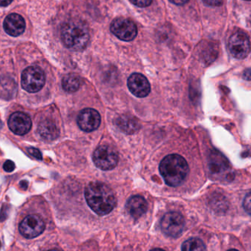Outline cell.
I'll return each instance as SVG.
<instances>
[{
    "label": "cell",
    "mask_w": 251,
    "mask_h": 251,
    "mask_svg": "<svg viewBox=\"0 0 251 251\" xmlns=\"http://www.w3.org/2000/svg\"><path fill=\"white\" fill-rule=\"evenodd\" d=\"M151 251H165L162 250V249H153V250H151Z\"/></svg>",
    "instance_id": "cell-28"
},
{
    "label": "cell",
    "mask_w": 251,
    "mask_h": 251,
    "mask_svg": "<svg viewBox=\"0 0 251 251\" xmlns=\"http://www.w3.org/2000/svg\"><path fill=\"white\" fill-rule=\"evenodd\" d=\"M13 1V0H0V6H7Z\"/></svg>",
    "instance_id": "cell-27"
},
{
    "label": "cell",
    "mask_w": 251,
    "mask_h": 251,
    "mask_svg": "<svg viewBox=\"0 0 251 251\" xmlns=\"http://www.w3.org/2000/svg\"><path fill=\"white\" fill-rule=\"evenodd\" d=\"M181 251H206V246L200 239L190 238L183 243Z\"/></svg>",
    "instance_id": "cell-19"
},
{
    "label": "cell",
    "mask_w": 251,
    "mask_h": 251,
    "mask_svg": "<svg viewBox=\"0 0 251 251\" xmlns=\"http://www.w3.org/2000/svg\"><path fill=\"white\" fill-rule=\"evenodd\" d=\"M45 229L44 220L37 215L26 217L19 225L21 234L27 239L35 238L42 234Z\"/></svg>",
    "instance_id": "cell-9"
},
{
    "label": "cell",
    "mask_w": 251,
    "mask_h": 251,
    "mask_svg": "<svg viewBox=\"0 0 251 251\" xmlns=\"http://www.w3.org/2000/svg\"><path fill=\"white\" fill-rule=\"evenodd\" d=\"M8 126L14 134L25 135L32 128V121L27 115L22 112H17L9 118Z\"/></svg>",
    "instance_id": "cell-11"
},
{
    "label": "cell",
    "mask_w": 251,
    "mask_h": 251,
    "mask_svg": "<svg viewBox=\"0 0 251 251\" xmlns=\"http://www.w3.org/2000/svg\"><path fill=\"white\" fill-rule=\"evenodd\" d=\"M184 227V218L178 212H168L161 221L162 231L169 237H178L182 232Z\"/></svg>",
    "instance_id": "cell-8"
},
{
    "label": "cell",
    "mask_w": 251,
    "mask_h": 251,
    "mask_svg": "<svg viewBox=\"0 0 251 251\" xmlns=\"http://www.w3.org/2000/svg\"><path fill=\"white\" fill-rule=\"evenodd\" d=\"M128 88L131 94L139 98L147 97L151 91L150 84L141 74H132L128 79Z\"/></svg>",
    "instance_id": "cell-12"
},
{
    "label": "cell",
    "mask_w": 251,
    "mask_h": 251,
    "mask_svg": "<svg viewBox=\"0 0 251 251\" xmlns=\"http://www.w3.org/2000/svg\"><path fill=\"white\" fill-rule=\"evenodd\" d=\"M17 93V85L12 78L0 79V98L10 100L14 98Z\"/></svg>",
    "instance_id": "cell-17"
},
{
    "label": "cell",
    "mask_w": 251,
    "mask_h": 251,
    "mask_svg": "<svg viewBox=\"0 0 251 251\" xmlns=\"http://www.w3.org/2000/svg\"><path fill=\"white\" fill-rule=\"evenodd\" d=\"M247 1H251V0H247Z\"/></svg>",
    "instance_id": "cell-31"
},
{
    "label": "cell",
    "mask_w": 251,
    "mask_h": 251,
    "mask_svg": "<svg viewBox=\"0 0 251 251\" xmlns=\"http://www.w3.org/2000/svg\"><path fill=\"white\" fill-rule=\"evenodd\" d=\"M126 209L131 217L137 219L144 215L147 211V201L142 196H132L127 201Z\"/></svg>",
    "instance_id": "cell-14"
},
{
    "label": "cell",
    "mask_w": 251,
    "mask_h": 251,
    "mask_svg": "<svg viewBox=\"0 0 251 251\" xmlns=\"http://www.w3.org/2000/svg\"><path fill=\"white\" fill-rule=\"evenodd\" d=\"M93 160L96 166L100 169L110 171L119 162V153L114 148L104 145L96 149L93 154Z\"/></svg>",
    "instance_id": "cell-5"
},
{
    "label": "cell",
    "mask_w": 251,
    "mask_h": 251,
    "mask_svg": "<svg viewBox=\"0 0 251 251\" xmlns=\"http://www.w3.org/2000/svg\"><path fill=\"white\" fill-rule=\"evenodd\" d=\"M228 50L235 58L239 60L246 58L251 51L249 36L243 31L234 32L228 40Z\"/></svg>",
    "instance_id": "cell-6"
},
{
    "label": "cell",
    "mask_w": 251,
    "mask_h": 251,
    "mask_svg": "<svg viewBox=\"0 0 251 251\" xmlns=\"http://www.w3.org/2000/svg\"><path fill=\"white\" fill-rule=\"evenodd\" d=\"M79 128L85 131H93L101 125V116L99 112L94 109H84L77 117Z\"/></svg>",
    "instance_id": "cell-10"
},
{
    "label": "cell",
    "mask_w": 251,
    "mask_h": 251,
    "mask_svg": "<svg viewBox=\"0 0 251 251\" xmlns=\"http://www.w3.org/2000/svg\"><path fill=\"white\" fill-rule=\"evenodd\" d=\"M243 207L245 210L251 215V193L246 195L243 201Z\"/></svg>",
    "instance_id": "cell-20"
},
{
    "label": "cell",
    "mask_w": 251,
    "mask_h": 251,
    "mask_svg": "<svg viewBox=\"0 0 251 251\" xmlns=\"http://www.w3.org/2000/svg\"><path fill=\"white\" fill-rule=\"evenodd\" d=\"M153 0H130L134 5L140 7H146L151 4Z\"/></svg>",
    "instance_id": "cell-21"
},
{
    "label": "cell",
    "mask_w": 251,
    "mask_h": 251,
    "mask_svg": "<svg viewBox=\"0 0 251 251\" xmlns=\"http://www.w3.org/2000/svg\"><path fill=\"white\" fill-rule=\"evenodd\" d=\"M85 196L90 208L100 216L108 215L116 205L114 193L104 183H90L85 188Z\"/></svg>",
    "instance_id": "cell-1"
},
{
    "label": "cell",
    "mask_w": 251,
    "mask_h": 251,
    "mask_svg": "<svg viewBox=\"0 0 251 251\" xmlns=\"http://www.w3.org/2000/svg\"><path fill=\"white\" fill-rule=\"evenodd\" d=\"M49 251H61L57 250V249H52V250H50Z\"/></svg>",
    "instance_id": "cell-29"
},
{
    "label": "cell",
    "mask_w": 251,
    "mask_h": 251,
    "mask_svg": "<svg viewBox=\"0 0 251 251\" xmlns=\"http://www.w3.org/2000/svg\"><path fill=\"white\" fill-rule=\"evenodd\" d=\"M28 152H29L32 156H34L35 159H38V160H41V159H42V154H41V151H40L38 149L32 147L29 148V149H28Z\"/></svg>",
    "instance_id": "cell-23"
},
{
    "label": "cell",
    "mask_w": 251,
    "mask_h": 251,
    "mask_svg": "<svg viewBox=\"0 0 251 251\" xmlns=\"http://www.w3.org/2000/svg\"><path fill=\"white\" fill-rule=\"evenodd\" d=\"M243 78L246 80H251V69H248L243 73Z\"/></svg>",
    "instance_id": "cell-25"
},
{
    "label": "cell",
    "mask_w": 251,
    "mask_h": 251,
    "mask_svg": "<svg viewBox=\"0 0 251 251\" xmlns=\"http://www.w3.org/2000/svg\"><path fill=\"white\" fill-rule=\"evenodd\" d=\"M169 1L176 5H183V4H185L189 0H169Z\"/></svg>",
    "instance_id": "cell-26"
},
{
    "label": "cell",
    "mask_w": 251,
    "mask_h": 251,
    "mask_svg": "<svg viewBox=\"0 0 251 251\" xmlns=\"http://www.w3.org/2000/svg\"><path fill=\"white\" fill-rule=\"evenodd\" d=\"M116 123L117 126L120 128L121 131L126 134H134L140 128L139 121L134 116H128V115L121 116L120 117L118 118Z\"/></svg>",
    "instance_id": "cell-16"
},
{
    "label": "cell",
    "mask_w": 251,
    "mask_h": 251,
    "mask_svg": "<svg viewBox=\"0 0 251 251\" xmlns=\"http://www.w3.org/2000/svg\"><path fill=\"white\" fill-rule=\"evenodd\" d=\"M110 30L119 39L124 41H131L137 35L135 24L125 18H118L112 22Z\"/></svg>",
    "instance_id": "cell-7"
},
{
    "label": "cell",
    "mask_w": 251,
    "mask_h": 251,
    "mask_svg": "<svg viewBox=\"0 0 251 251\" xmlns=\"http://www.w3.org/2000/svg\"><path fill=\"white\" fill-rule=\"evenodd\" d=\"M3 26L9 35L17 37L25 32L26 24L22 16L17 13H12L5 18Z\"/></svg>",
    "instance_id": "cell-13"
},
{
    "label": "cell",
    "mask_w": 251,
    "mask_h": 251,
    "mask_svg": "<svg viewBox=\"0 0 251 251\" xmlns=\"http://www.w3.org/2000/svg\"><path fill=\"white\" fill-rule=\"evenodd\" d=\"M45 75L41 68L29 66L24 70L22 75V86L29 93L41 91L45 85Z\"/></svg>",
    "instance_id": "cell-4"
},
{
    "label": "cell",
    "mask_w": 251,
    "mask_h": 251,
    "mask_svg": "<svg viewBox=\"0 0 251 251\" xmlns=\"http://www.w3.org/2000/svg\"><path fill=\"white\" fill-rule=\"evenodd\" d=\"M63 88L68 93H75L81 86V79L77 75L70 74L66 75L63 79Z\"/></svg>",
    "instance_id": "cell-18"
},
{
    "label": "cell",
    "mask_w": 251,
    "mask_h": 251,
    "mask_svg": "<svg viewBox=\"0 0 251 251\" xmlns=\"http://www.w3.org/2000/svg\"><path fill=\"white\" fill-rule=\"evenodd\" d=\"M159 171L168 185L177 187L184 181L188 174V164L180 155L170 154L162 159Z\"/></svg>",
    "instance_id": "cell-2"
},
{
    "label": "cell",
    "mask_w": 251,
    "mask_h": 251,
    "mask_svg": "<svg viewBox=\"0 0 251 251\" xmlns=\"http://www.w3.org/2000/svg\"><path fill=\"white\" fill-rule=\"evenodd\" d=\"M60 37L63 44L74 51L85 50L90 41L88 28L79 21H70L65 23L61 28Z\"/></svg>",
    "instance_id": "cell-3"
},
{
    "label": "cell",
    "mask_w": 251,
    "mask_h": 251,
    "mask_svg": "<svg viewBox=\"0 0 251 251\" xmlns=\"http://www.w3.org/2000/svg\"><path fill=\"white\" fill-rule=\"evenodd\" d=\"M38 132L41 138L47 141L55 140L60 134L58 127L50 120L41 122L38 126Z\"/></svg>",
    "instance_id": "cell-15"
},
{
    "label": "cell",
    "mask_w": 251,
    "mask_h": 251,
    "mask_svg": "<svg viewBox=\"0 0 251 251\" xmlns=\"http://www.w3.org/2000/svg\"><path fill=\"white\" fill-rule=\"evenodd\" d=\"M3 168H4V170L6 172H13V171H14L15 168H16V165H15V163L13 161L7 160L4 162V165H3Z\"/></svg>",
    "instance_id": "cell-22"
},
{
    "label": "cell",
    "mask_w": 251,
    "mask_h": 251,
    "mask_svg": "<svg viewBox=\"0 0 251 251\" xmlns=\"http://www.w3.org/2000/svg\"><path fill=\"white\" fill-rule=\"evenodd\" d=\"M239 251L235 250V249H231V250H229V251Z\"/></svg>",
    "instance_id": "cell-30"
},
{
    "label": "cell",
    "mask_w": 251,
    "mask_h": 251,
    "mask_svg": "<svg viewBox=\"0 0 251 251\" xmlns=\"http://www.w3.org/2000/svg\"><path fill=\"white\" fill-rule=\"evenodd\" d=\"M224 0H203L205 4L212 7H217V6H221Z\"/></svg>",
    "instance_id": "cell-24"
}]
</instances>
